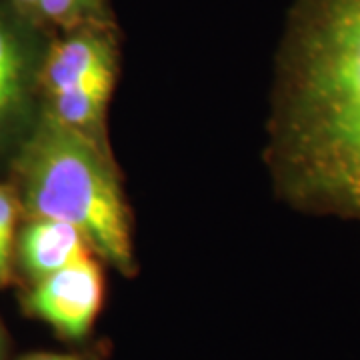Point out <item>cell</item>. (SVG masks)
<instances>
[{"mask_svg":"<svg viewBox=\"0 0 360 360\" xmlns=\"http://www.w3.org/2000/svg\"><path fill=\"white\" fill-rule=\"evenodd\" d=\"M270 139L286 200L360 220V0H295Z\"/></svg>","mask_w":360,"mask_h":360,"instance_id":"obj_1","label":"cell"},{"mask_svg":"<svg viewBox=\"0 0 360 360\" xmlns=\"http://www.w3.org/2000/svg\"><path fill=\"white\" fill-rule=\"evenodd\" d=\"M18 176L34 219L72 224L94 255L134 270L129 212L104 146L49 115L22 150Z\"/></svg>","mask_w":360,"mask_h":360,"instance_id":"obj_2","label":"cell"},{"mask_svg":"<svg viewBox=\"0 0 360 360\" xmlns=\"http://www.w3.org/2000/svg\"><path fill=\"white\" fill-rule=\"evenodd\" d=\"M103 302V270L92 252L37 281L28 295V310L68 340L92 333Z\"/></svg>","mask_w":360,"mask_h":360,"instance_id":"obj_3","label":"cell"},{"mask_svg":"<svg viewBox=\"0 0 360 360\" xmlns=\"http://www.w3.org/2000/svg\"><path fill=\"white\" fill-rule=\"evenodd\" d=\"M116 37L112 22H94L65 30L52 44L40 70L49 96L92 80L116 77Z\"/></svg>","mask_w":360,"mask_h":360,"instance_id":"obj_4","label":"cell"},{"mask_svg":"<svg viewBox=\"0 0 360 360\" xmlns=\"http://www.w3.org/2000/svg\"><path fill=\"white\" fill-rule=\"evenodd\" d=\"M89 252L92 250L84 236L72 224L60 220L34 219L20 236V260L34 281L63 270Z\"/></svg>","mask_w":360,"mask_h":360,"instance_id":"obj_5","label":"cell"},{"mask_svg":"<svg viewBox=\"0 0 360 360\" xmlns=\"http://www.w3.org/2000/svg\"><path fill=\"white\" fill-rule=\"evenodd\" d=\"M115 78H101L51 94V116L106 148L104 110Z\"/></svg>","mask_w":360,"mask_h":360,"instance_id":"obj_6","label":"cell"},{"mask_svg":"<svg viewBox=\"0 0 360 360\" xmlns=\"http://www.w3.org/2000/svg\"><path fill=\"white\" fill-rule=\"evenodd\" d=\"M26 18L60 28L63 32L82 25L112 22L106 0H11Z\"/></svg>","mask_w":360,"mask_h":360,"instance_id":"obj_7","label":"cell"},{"mask_svg":"<svg viewBox=\"0 0 360 360\" xmlns=\"http://www.w3.org/2000/svg\"><path fill=\"white\" fill-rule=\"evenodd\" d=\"M26 46L13 22L0 14V127L18 106L25 86Z\"/></svg>","mask_w":360,"mask_h":360,"instance_id":"obj_8","label":"cell"},{"mask_svg":"<svg viewBox=\"0 0 360 360\" xmlns=\"http://www.w3.org/2000/svg\"><path fill=\"white\" fill-rule=\"evenodd\" d=\"M14 222H16L14 196L4 186H0V284L8 278V272H11Z\"/></svg>","mask_w":360,"mask_h":360,"instance_id":"obj_9","label":"cell"},{"mask_svg":"<svg viewBox=\"0 0 360 360\" xmlns=\"http://www.w3.org/2000/svg\"><path fill=\"white\" fill-rule=\"evenodd\" d=\"M20 360H90L89 356H78V354H63V352H39L30 354Z\"/></svg>","mask_w":360,"mask_h":360,"instance_id":"obj_10","label":"cell"},{"mask_svg":"<svg viewBox=\"0 0 360 360\" xmlns=\"http://www.w3.org/2000/svg\"><path fill=\"white\" fill-rule=\"evenodd\" d=\"M6 359V335L2 330V324H0V360Z\"/></svg>","mask_w":360,"mask_h":360,"instance_id":"obj_11","label":"cell"}]
</instances>
